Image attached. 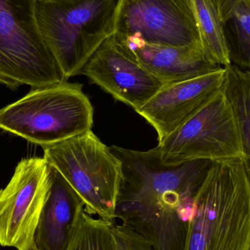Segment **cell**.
Wrapping results in <instances>:
<instances>
[{"label": "cell", "mask_w": 250, "mask_h": 250, "mask_svg": "<svg viewBox=\"0 0 250 250\" xmlns=\"http://www.w3.org/2000/svg\"><path fill=\"white\" fill-rule=\"evenodd\" d=\"M110 148L123 170L114 222L140 235L154 250H183L195 197L212 161L165 166L156 147Z\"/></svg>", "instance_id": "1"}, {"label": "cell", "mask_w": 250, "mask_h": 250, "mask_svg": "<svg viewBox=\"0 0 250 250\" xmlns=\"http://www.w3.org/2000/svg\"><path fill=\"white\" fill-rule=\"evenodd\" d=\"M250 166L243 158L212 161L183 250H250Z\"/></svg>", "instance_id": "2"}, {"label": "cell", "mask_w": 250, "mask_h": 250, "mask_svg": "<svg viewBox=\"0 0 250 250\" xmlns=\"http://www.w3.org/2000/svg\"><path fill=\"white\" fill-rule=\"evenodd\" d=\"M117 0H35L40 34L66 81L114 32Z\"/></svg>", "instance_id": "3"}, {"label": "cell", "mask_w": 250, "mask_h": 250, "mask_svg": "<svg viewBox=\"0 0 250 250\" xmlns=\"http://www.w3.org/2000/svg\"><path fill=\"white\" fill-rule=\"evenodd\" d=\"M79 83L35 88L0 109V129L42 148L92 129L94 111Z\"/></svg>", "instance_id": "4"}, {"label": "cell", "mask_w": 250, "mask_h": 250, "mask_svg": "<svg viewBox=\"0 0 250 250\" xmlns=\"http://www.w3.org/2000/svg\"><path fill=\"white\" fill-rule=\"evenodd\" d=\"M44 148V159L83 201L84 211L113 223L122 162L92 130Z\"/></svg>", "instance_id": "5"}, {"label": "cell", "mask_w": 250, "mask_h": 250, "mask_svg": "<svg viewBox=\"0 0 250 250\" xmlns=\"http://www.w3.org/2000/svg\"><path fill=\"white\" fill-rule=\"evenodd\" d=\"M34 4L35 0H0V69L18 87L67 82L40 34Z\"/></svg>", "instance_id": "6"}, {"label": "cell", "mask_w": 250, "mask_h": 250, "mask_svg": "<svg viewBox=\"0 0 250 250\" xmlns=\"http://www.w3.org/2000/svg\"><path fill=\"white\" fill-rule=\"evenodd\" d=\"M156 149L165 166L245 159L237 125L222 90Z\"/></svg>", "instance_id": "7"}, {"label": "cell", "mask_w": 250, "mask_h": 250, "mask_svg": "<svg viewBox=\"0 0 250 250\" xmlns=\"http://www.w3.org/2000/svg\"><path fill=\"white\" fill-rule=\"evenodd\" d=\"M48 188V165L44 157L18 163L0 190V246L27 250L34 236Z\"/></svg>", "instance_id": "8"}, {"label": "cell", "mask_w": 250, "mask_h": 250, "mask_svg": "<svg viewBox=\"0 0 250 250\" xmlns=\"http://www.w3.org/2000/svg\"><path fill=\"white\" fill-rule=\"evenodd\" d=\"M113 34L159 45L202 48L190 0H117Z\"/></svg>", "instance_id": "9"}, {"label": "cell", "mask_w": 250, "mask_h": 250, "mask_svg": "<svg viewBox=\"0 0 250 250\" xmlns=\"http://www.w3.org/2000/svg\"><path fill=\"white\" fill-rule=\"evenodd\" d=\"M81 74L135 111L166 84L148 71L113 34L95 50Z\"/></svg>", "instance_id": "10"}, {"label": "cell", "mask_w": 250, "mask_h": 250, "mask_svg": "<svg viewBox=\"0 0 250 250\" xmlns=\"http://www.w3.org/2000/svg\"><path fill=\"white\" fill-rule=\"evenodd\" d=\"M225 76L222 67L194 79L166 83L136 112L155 129L160 144L222 90Z\"/></svg>", "instance_id": "11"}, {"label": "cell", "mask_w": 250, "mask_h": 250, "mask_svg": "<svg viewBox=\"0 0 250 250\" xmlns=\"http://www.w3.org/2000/svg\"><path fill=\"white\" fill-rule=\"evenodd\" d=\"M84 208L76 191L58 170L48 165V192L34 236L35 248L67 250Z\"/></svg>", "instance_id": "12"}, {"label": "cell", "mask_w": 250, "mask_h": 250, "mask_svg": "<svg viewBox=\"0 0 250 250\" xmlns=\"http://www.w3.org/2000/svg\"><path fill=\"white\" fill-rule=\"evenodd\" d=\"M113 35L148 71L164 83L194 79L222 68L199 47L159 45L136 37Z\"/></svg>", "instance_id": "13"}, {"label": "cell", "mask_w": 250, "mask_h": 250, "mask_svg": "<svg viewBox=\"0 0 250 250\" xmlns=\"http://www.w3.org/2000/svg\"><path fill=\"white\" fill-rule=\"evenodd\" d=\"M226 71L223 95L239 129L244 157L250 163V73L230 63Z\"/></svg>", "instance_id": "14"}, {"label": "cell", "mask_w": 250, "mask_h": 250, "mask_svg": "<svg viewBox=\"0 0 250 250\" xmlns=\"http://www.w3.org/2000/svg\"><path fill=\"white\" fill-rule=\"evenodd\" d=\"M203 49L208 58L224 67L230 64L222 21L214 0H190Z\"/></svg>", "instance_id": "15"}, {"label": "cell", "mask_w": 250, "mask_h": 250, "mask_svg": "<svg viewBox=\"0 0 250 250\" xmlns=\"http://www.w3.org/2000/svg\"><path fill=\"white\" fill-rule=\"evenodd\" d=\"M223 38L231 64L245 70L250 67V2H242L222 21Z\"/></svg>", "instance_id": "16"}, {"label": "cell", "mask_w": 250, "mask_h": 250, "mask_svg": "<svg viewBox=\"0 0 250 250\" xmlns=\"http://www.w3.org/2000/svg\"><path fill=\"white\" fill-rule=\"evenodd\" d=\"M66 250H117L113 223L83 211Z\"/></svg>", "instance_id": "17"}, {"label": "cell", "mask_w": 250, "mask_h": 250, "mask_svg": "<svg viewBox=\"0 0 250 250\" xmlns=\"http://www.w3.org/2000/svg\"><path fill=\"white\" fill-rule=\"evenodd\" d=\"M117 250H154L151 244L140 235L119 223H113Z\"/></svg>", "instance_id": "18"}, {"label": "cell", "mask_w": 250, "mask_h": 250, "mask_svg": "<svg viewBox=\"0 0 250 250\" xmlns=\"http://www.w3.org/2000/svg\"><path fill=\"white\" fill-rule=\"evenodd\" d=\"M220 19L222 21L226 20L234 11L236 7H239L242 2H250V0H214Z\"/></svg>", "instance_id": "19"}, {"label": "cell", "mask_w": 250, "mask_h": 250, "mask_svg": "<svg viewBox=\"0 0 250 250\" xmlns=\"http://www.w3.org/2000/svg\"><path fill=\"white\" fill-rule=\"evenodd\" d=\"M0 83L4 85V86H7L9 89H12V90H15V89L18 88V86H16L12 81H10V79H7V78L4 76L1 69H0Z\"/></svg>", "instance_id": "20"}, {"label": "cell", "mask_w": 250, "mask_h": 250, "mask_svg": "<svg viewBox=\"0 0 250 250\" xmlns=\"http://www.w3.org/2000/svg\"><path fill=\"white\" fill-rule=\"evenodd\" d=\"M27 250H37L36 248H35V246H32V248H29V249Z\"/></svg>", "instance_id": "21"}]
</instances>
